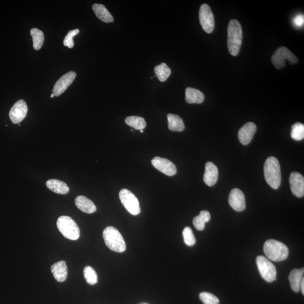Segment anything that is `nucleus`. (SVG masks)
<instances>
[{
    "label": "nucleus",
    "instance_id": "nucleus-30",
    "mask_svg": "<svg viewBox=\"0 0 304 304\" xmlns=\"http://www.w3.org/2000/svg\"><path fill=\"white\" fill-rule=\"evenodd\" d=\"M182 235H183L184 241L186 245L188 246H193L196 244V238L190 227H185L182 232Z\"/></svg>",
    "mask_w": 304,
    "mask_h": 304
},
{
    "label": "nucleus",
    "instance_id": "nucleus-8",
    "mask_svg": "<svg viewBox=\"0 0 304 304\" xmlns=\"http://www.w3.org/2000/svg\"><path fill=\"white\" fill-rule=\"evenodd\" d=\"M286 60H288L292 63H298V59L286 47L278 48L275 52L271 62L278 70H280L286 66Z\"/></svg>",
    "mask_w": 304,
    "mask_h": 304
},
{
    "label": "nucleus",
    "instance_id": "nucleus-23",
    "mask_svg": "<svg viewBox=\"0 0 304 304\" xmlns=\"http://www.w3.org/2000/svg\"><path fill=\"white\" fill-rule=\"evenodd\" d=\"M168 127L172 131L181 132L185 128V125L181 118L177 114H168Z\"/></svg>",
    "mask_w": 304,
    "mask_h": 304
},
{
    "label": "nucleus",
    "instance_id": "nucleus-4",
    "mask_svg": "<svg viewBox=\"0 0 304 304\" xmlns=\"http://www.w3.org/2000/svg\"><path fill=\"white\" fill-rule=\"evenodd\" d=\"M103 237L106 246L112 251L120 253L126 251V243L116 228L113 227L106 228L103 231Z\"/></svg>",
    "mask_w": 304,
    "mask_h": 304
},
{
    "label": "nucleus",
    "instance_id": "nucleus-13",
    "mask_svg": "<svg viewBox=\"0 0 304 304\" xmlns=\"http://www.w3.org/2000/svg\"><path fill=\"white\" fill-rule=\"evenodd\" d=\"M229 203L236 212H241L246 209L245 195L240 189H232L229 197Z\"/></svg>",
    "mask_w": 304,
    "mask_h": 304
},
{
    "label": "nucleus",
    "instance_id": "nucleus-32",
    "mask_svg": "<svg viewBox=\"0 0 304 304\" xmlns=\"http://www.w3.org/2000/svg\"><path fill=\"white\" fill-rule=\"evenodd\" d=\"M80 30L78 29L73 30L68 32L67 35L64 38L63 44L69 48H72L74 46L73 37L79 34Z\"/></svg>",
    "mask_w": 304,
    "mask_h": 304
},
{
    "label": "nucleus",
    "instance_id": "nucleus-16",
    "mask_svg": "<svg viewBox=\"0 0 304 304\" xmlns=\"http://www.w3.org/2000/svg\"><path fill=\"white\" fill-rule=\"evenodd\" d=\"M219 176L217 167L213 162H207L205 166V172L203 175V181L205 183L213 187L216 183Z\"/></svg>",
    "mask_w": 304,
    "mask_h": 304
},
{
    "label": "nucleus",
    "instance_id": "nucleus-27",
    "mask_svg": "<svg viewBox=\"0 0 304 304\" xmlns=\"http://www.w3.org/2000/svg\"><path fill=\"white\" fill-rule=\"evenodd\" d=\"M156 76L161 82H164L170 76L171 71L166 63H161L155 68Z\"/></svg>",
    "mask_w": 304,
    "mask_h": 304
},
{
    "label": "nucleus",
    "instance_id": "nucleus-28",
    "mask_svg": "<svg viewBox=\"0 0 304 304\" xmlns=\"http://www.w3.org/2000/svg\"><path fill=\"white\" fill-rule=\"evenodd\" d=\"M291 136V138L295 141L303 140L304 138V125L300 123L293 125Z\"/></svg>",
    "mask_w": 304,
    "mask_h": 304
},
{
    "label": "nucleus",
    "instance_id": "nucleus-1",
    "mask_svg": "<svg viewBox=\"0 0 304 304\" xmlns=\"http://www.w3.org/2000/svg\"><path fill=\"white\" fill-rule=\"evenodd\" d=\"M243 33L241 25L235 19H232L228 27V48L232 56H237L241 47Z\"/></svg>",
    "mask_w": 304,
    "mask_h": 304
},
{
    "label": "nucleus",
    "instance_id": "nucleus-24",
    "mask_svg": "<svg viewBox=\"0 0 304 304\" xmlns=\"http://www.w3.org/2000/svg\"><path fill=\"white\" fill-rule=\"evenodd\" d=\"M211 219V215L208 211H202L198 216H196L193 220V225L196 230L203 231L205 228V224Z\"/></svg>",
    "mask_w": 304,
    "mask_h": 304
},
{
    "label": "nucleus",
    "instance_id": "nucleus-3",
    "mask_svg": "<svg viewBox=\"0 0 304 304\" xmlns=\"http://www.w3.org/2000/svg\"><path fill=\"white\" fill-rule=\"evenodd\" d=\"M264 252L268 259L276 262L285 260L289 254L287 246L274 239H269L265 243Z\"/></svg>",
    "mask_w": 304,
    "mask_h": 304
},
{
    "label": "nucleus",
    "instance_id": "nucleus-17",
    "mask_svg": "<svg viewBox=\"0 0 304 304\" xmlns=\"http://www.w3.org/2000/svg\"><path fill=\"white\" fill-rule=\"evenodd\" d=\"M52 272L56 281L63 282L66 280L68 276V268L65 261L54 264L51 267Z\"/></svg>",
    "mask_w": 304,
    "mask_h": 304
},
{
    "label": "nucleus",
    "instance_id": "nucleus-19",
    "mask_svg": "<svg viewBox=\"0 0 304 304\" xmlns=\"http://www.w3.org/2000/svg\"><path fill=\"white\" fill-rule=\"evenodd\" d=\"M304 268H302L300 269H293L289 274L288 279L291 287L295 292H299L300 290V286L304 279Z\"/></svg>",
    "mask_w": 304,
    "mask_h": 304
},
{
    "label": "nucleus",
    "instance_id": "nucleus-18",
    "mask_svg": "<svg viewBox=\"0 0 304 304\" xmlns=\"http://www.w3.org/2000/svg\"><path fill=\"white\" fill-rule=\"evenodd\" d=\"M75 203L77 208L81 212L87 213L92 214L96 212V207L94 202L87 197L84 196H78L75 199Z\"/></svg>",
    "mask_w": 304,
    "mask_h": 304
},
{
    "label": "nucleus",
    "instance_id": "nucleus-10",
    "mask_svg": "<svg viewBox=\"0 0 304 304\" xmlns=\"http://www.w3.org/2000/svg\"><path fill=\"white\" fill-rule=\"evenodd\" d=\"M28 106L24 100L18 101L11 108L9 112V117L11 121L14 124L21 123L27 116Z\"/></svg>",
    "mask_w": 304,
    "mask_h": 304
},
{
    "label": "nucleus",
    "instance_id": "nucleus-14",
    "mask_svg": "<svg viewBox=\"0 0 304 304\" xmlns=\"http://www.w3.org/2000/svg\"><path fill=\"white\" fill-rule=\"evenodd\" d=\"M289 184L293 194L299 198L304 197V178L302 174L297 172L291 173L289 177Z\"/></svg>",
    "mask_w": 304,
    "mask_h": 304
},
{
    "label": "nucleus",
    "instance_id": "nucleus-21",
    "mask_svg": "<svg viewBox=\"0 0 304 304\" xmlns=\"http://www.w3.org/2000/svg\"><path fill=\"white\" fill-rule=\"evenodd\" d=\"M92 10L98 18L105 23L113 22V16L103 4H95L92 6Z\"/></svg>",
    "mask_w": 304,
    "mask_h": 304
},
{
    "label": "nucleus",
    "instance_id": "nucleus-5",
    "mask_svg": "<svg viewBox=\"0 0 304 304\" xmlns=\"http://www.w3.org/2000/svg\"><path fill=\"white\" fill-rule=\"evenodd\" d=\"M57 227L64 237L70 240H77L80 231L76 223L70 216H62L57 220Z\"/></svg>",
    "mask_w": 304,
    "mask_h": 304
},
{
    "label": "nucleus",
    "instance_id": "nucleus-26",
    "mask_svg": "<svg viewBox=\"0 0 304 304\" xmlns=\"http://www.w3.org/2000/svg\"><path fill=\"white\" fill-rule=\"evenodd\" d=\"M31 35L33 40L34 48L36 51L41 49L44 42V35L43 32L37 28H32Z\"/></svg>",
    "mask_w": 304,
    "mask_h": 304
},
{
    "label": "nucleus",
    "instance_id": "nucleus-9",
    "mask_svg": "<svg viewBox=\"0 0 304 304\" xmlns=\"http://www.w3.org/2000/svg\"><path fill=\"white\" fill-rule=\"evenodd\" d=\"M199 18L203 30L207 34H212L215 28L214 14L210 7L204 3L199 9Z\"/></svg>",
    "mask_w": 304,
    "mask_h": 304
},
{
    "label": "nucleus",
    "instance_id": "nucleus-25",
    "mask_svg": "<svg viewBox=\"0 0 304 304\" xmlns=\"http://www.w3.org/2000/svg\"><path fill=\"white\" fill-rule=\"evenodd\" d=\"M125 123L136 130H142L146 126L144 118L139 116L127 117L125 119Z\"/></svg>",
    "mask_w": 304,
    "mask_h": 304
},
{
    "label": "nucleus",
    "instance_id": "nucleus-29",
    "mask_svg": "<svg viewBox=\"0 0 304 304\" xmlns=\"http://www.w3.org/2000/svg\"><path fill=\"white\" fill-rule=\"evenodd\" d=\"M84 277L89 284L94 285L97 284L98 275L96 271L90 266L86 267L84 270Z\"/></svg>",
    "mask_w": 304,
    "mask_h": 304
},
{
    "label": "nucleus",
    "instance_id": "nucleus-31",
    "mask_svg": "<svg viewBox=\"0 0 304 304\" xmlns=\"http://www.w3.org/2000/svg\"><path fill=\"white\" fill-rule=\"evenodd\" d=\"M199 299L204 304H219V300L211 293L203 292L199 294Z\"/></svg>",
    "mask_w": 304,
    "mask_h": 304
},
{
    "label": "nucleus",
    "instance_id": "nucleus-35",
    "mask_svg": "<svg viewBox=\"0 0 304 304\" xmlns=\"http://www.w3.org/2000/svg\"><path fill=\"white\" fill-rule=\"evenodd\" d=\"M54 94H52L51 95V98H54Z\"/></svg>",
    "mask_w": 304,
    "mask_h": 304
},
{
    "label": "nucleus",
    "instance_id": "nucleus-15",
    "mask_svg": "<svg viewBox=\"0 0 304 304\" xmlns=\"http://www.w3.org/2000/svg\"><path fill=\"white\" fill-rule=\"evenodd\" d=\"M256 130V125L251 122L243 125L238 131V139L241 144L244 145L250 144Z\"/></svg>",
    "mask_w": 304,
    "mask_h": 304
},
{
    "label": "nucleus",
    "instance_id": "nucleus-22",
    "mask_svg": "<svg viewBox=\"0 0 304 304\" xmlns=\"http://www.w3.org/2000/svg\"><path fill=\"white\" fill-rule=\"evenodd\" d=\"M205 100V95L201 91L192 88H188L185 90V101L188 103L201 104Z\"/></svg>",
    "mask_w": 304,
    "mask_h": 304
},
{
    "label": "nucleus",
    "instance_id": "nucleus-7",
    "mask_svg": "<svg viewBox=\"0 0 304 304\" xmlns=\"http://www.w3.org/2000/svg\"><path fill=\"white\" fill-rule=\"evenodd\" d=\"M119 197L125 208L132 215H138L141 213L138 199L131 191L126 189H122L119 193Z\"/></svg>",
    "mask_w": 304,
    "mask_h": 304
},
{
    "label": "nucleus",
    "instance_id": "nucleus-6",
    "mask_svg": "<svg viewBox=\"0 0 304 304\" xmlns=\"http://www.w3.org/2000/svg\"><path fill=\"white\" fill-rule=\"evenodd\" d=\"M256 264L261 276L265 281L269 283L276 281V268L269 259L263 256H257Z\"/></svg>",
    "mask_w": 304,
    "mask_h": 304
},
{
    "label": "nucleus",
    "instance_id": "nucleus-2",
    "mask_svg": "<svg viewBox=\"0 0 304 304\" xmlns=\"http://www.w3.org/2000/svg\"><path fill=\"white\" fill-rule=\"evenodd\" d=\"M264 177L271 188L277 189L281 184V174L280 163L274 157H270L265 162Z\"/></svg>",
    "mask_w": 304,
    "mask_h": 304
},
{
    "label": "nucleus",
    "instance_id": "nucleus-11",
    "mask_svg": "<svg viewBox=\"0 0 304 304\" xmlns=\"http://www.w3.org/2000/svg\"><path fill=\"white\" fill-rule=\"evenodd\" d=\"M151 162L152 165L157 170L167 176L173 177L177 173L176 166L169 160L160 157H155Z\"/></svg>",
    "mask_w": 304,
    "mask_h": 304
},
{
    "label": "nucleus",
    "instance_id": "nucleus-33",
    "mask_svg": "<svg viewBox=\"0 0 304 304\" xmlns=\"http://www.w3.org/2000/svg\"><path fill=\"white\" fill-rule=\"evenodd\" d=\"M293 23L296 26L300 27L303 26L304 23V17L303 14H299L296 16L294 19H293Z\"/></svg>",
    "mask_w": 304,
    "mask_h": 304
},
{
    "label": "nucleus",
    "instance_id": "nucleus-34",
    "mask_svg": "<svg viewBox=\"0 0 304 304\" xmlns=\"http://www.w3.org/2000/svg\"><path fill=\"white\" fill-rule=\"evenodd\" d=\"M300 289H302V294L304 295V278L302 280L301 286H300Z\"/></svg>",
    "mask_w": 304,
    "mask_h": 304
},
{
    "label": "nucleus",
    "instance_id": "nucleus-12",
    "mask_svg": "<svg viewBox=\"0 0 304 304\" xmlns=\"http://www.w3.org/2000/svg\"><path fill=\"white\" fill-rule=\"evenodd\" d=\"M76 77L74 72H69L61 77L54 87L53 94L54 96H59L66 91Z\"/></svg>",
    "mask_w": 304,
    "mask_h": 304
},
{
    "label": "nucleus",
    "instance_id": "nucleus-20",
    "mask_svg": "<svg viewBox=\"0 0 304 304\" xmlns=\"http://www.w3.org/2000/svg\"><path fill=\"white\" fill-rule=\"evenodd\" d=\"M46 186L50 190L60 195H66L70 188L65 182L57 179H51L46 182Z\"/></svg>",
    "mask_w": 304,
    "mask_h": 304
},
{
    "label": "nucleus",
    "instance_id": "nucleus-36",
    "mask_svg": "<svg viewBox=\"0 0 304 304\" xmlns=\"http://www.w3.org/2000/svg\"><path fill=\"white\" fill-rule=\"evenodd\" d=\"M141 132H142V133H143V132H144V131H143V130H140Z\"/></svg>",
    "mask_w": 304,
    "mask_h": 304
}]
</instances>
